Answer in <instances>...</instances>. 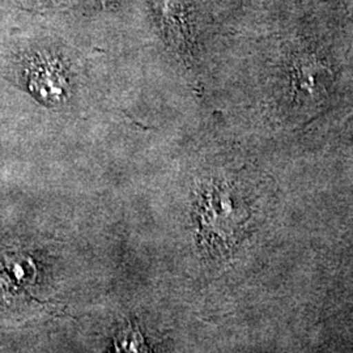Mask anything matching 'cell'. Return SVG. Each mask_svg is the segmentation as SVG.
<instances>
[{
    "instance_id": "6da1fadb",
    "label": "cell",
    "mask_w": 353,
    "mask_h": 353,
    "mask_svg": "<svg viewBox=\"0 0 353 353\" xmlns=\"http://www.w3.org/2000/svg\"><path fill=\"white\" fill-rule=\"evenodd\" d=\"M196 210L208 246L212 248L214 242H217L216 248H224L234 239V232L240 228L241 223H237L240 216L236 214L237 205L227 188L214 185L204 190Z\"/></svg>"
},
{
    "instance_id": "7a4b0ae2",
    "label": "cell",
    "mask_w": 353,
    "mask_h": 353,
    "mask_svg": "<svg viewBox=\"0 0 353 353\" xmlns=\"http://www.w3.org/2000/svg\"><path fill=\"white\" fill-rule=\"evenodd\" d=\"M29 85L38 97L46 101H57L63 93L64 79L59 67L50 62L34 61L29 70Z\"/></svg>"
},
{
    "instance_id": "3957f363",
    "label": "cell",
    "mask_w": 353,
    "mask_h": 353,
    "mask_svg": "<svg viewBox=\"0 0 353 353\" xmlns=\"http://www.w3.org/2000/svg\"><path fill=\"white\" fill-rule=\"evenodd\" d=\"M115 347L118 351H125V352H145L147 347L143 341V335L140 334V330L138 326L130 325L127 326L126 330L119 332V336L115 341Z\"/></svg>"
}]
</instances>
